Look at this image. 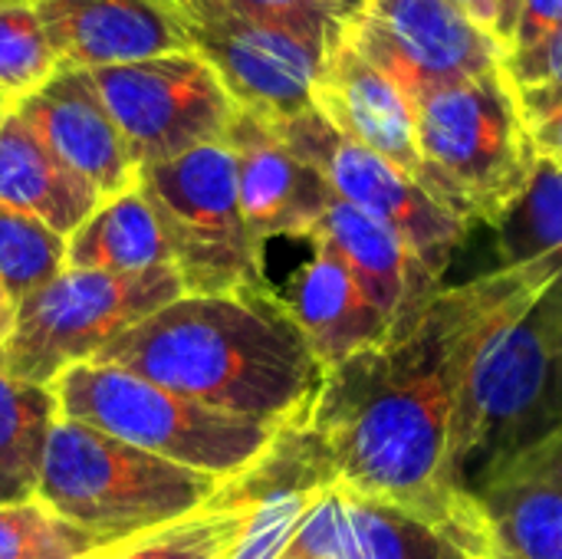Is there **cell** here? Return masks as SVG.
<instances>
[{
  "instance_id": "cell-1",
  "label": "cell",
  "mask_w": 562,
  "mask_h": 559,
  "mask_svg": "<svg viewBox=\"0 0 562 559\" xmlns=\"http://www.w3.org/2000/svg\"><path fill=\"white\" fill-rule=\"evenodd\" d=\"M557 277L543 267H497L461 287H441L408 336L326 369L306 428L336 481L415 517L487 537L477 504L448 478L458 389L487 329Z\"/></svg>"
},
{
  "instance_id": "cell-2",
  "label": "cell",
  "mask_w": 562,
  "mask_h": 559,
  "mask_svg": "<svg viewBox=\"0 0 562 559\" xmlns=\"http://www.w3.org/2000/svg\"><path fill=\"white\" fill-rule=\"evenodd\" d=\"M92 362L270 428H306L326 379L277 287L244 297H178Z\"/></svg>"
},
{
  "instance_id": "cell-3",
  "label": "cell",
  "mask_w": 562,
  "mask_h": 559,
  "mask_svg": "<svg viewBox=\"0 0 562 559\" xmlns=\"http://www.w3.org/2000/svg\"><path fill=\"white\" fill-rule=\"evenodd\" d=\"M562 428V277L510 306L481 339L454 402L448 478L461 494Z\"/></svg>"
},
{
  "instance_id": "cell-4",
  "label": "cell",
  "mask_w": 562,
  "mask_h": 559,
  "mask_svg": "<svg viewBox=\"0 0 562 559\" xmlns=\"http://www.w3.org/2000/svg\"><path fill=\"white\" fill-rule=\"evenodd\" d=\"M221 488L217 478L56 418L33 497L105 544H125L194 517Z\"/></svg>"
},
{
  "instance_id": "cell-5",
  "label": "cell",
  "mask_w": 562,
  "mask_h": 559,
  "mask_svg": "<svg viewBox=\"0 0 562 559\" xmlns=\"http://www.w3.org/2000/svg\"><path fill=\"white\" fill-rule=\"evenodd\" d=\"M412 112L431 198L468 224L494 227L537 168L507 69L428 89Z\"/></svg>"
},
{
  "instance_id": "cell-6",
  "label": "cell",
  "mask_w": 562,
  "mask_h": 559,
  "mask_svg": "<svg viewBox=\"0 0 562 559\" xmlns=\"http://www.w3.org/2000/svg\"><path fill=\"white\" fill-rule=\"evenodd\" d=\"M59 418L82 422L171 465L234 481L263 458L280 428L204 409L128 369L82 362L53 385Z\"/></svg>"
},
{
  "instance_id": "cell-7",
  "label": "cell",
  "mask_w": 562,
  "mask_h": 559,
  "mask_svg": "<svg viewBox=\"0 0 562 559\" xmlns=\"http://www.w3.org/2000/svg\"><path fill=\"white\" fill-rule=\"evenodd\" d=\"M138 191L168 237L184 297H244L273 287L263 247L254 244L240 211L237 161L227 142L138 168Z\"/></svg>"
},
{
  "instance_id": "cell-8",
  "label": "cell",
  "mask_w": 562,
  "mask_h": 559,
  "mask_svg": "<svg viewBox=\"0 0 562 559\" xmlns=\"http://www.w3.org/2000/svg\"><path fill=\"white\" fill-rule=\"evenodd\" d=\"M184 297L175 267L102 273L66 267L16 306L0 346V369L33 385H53L66 369L92 362L119 336Z\"/></svg>"
},
{
  "instance_id": "cell-9",
  "label": "cell",
  "mask_w": 562,
  "mask_h": 559,
  "mask_svg": "<svg viewBox=\"0 0 562 559\" xmlns=\"http://www.w3.org/2000/svg\"><path fill=\"white\" fill-rule=\"evenodd\" d=\"M188 53L201 56L240 112L283 122L313 109L329 43L217 0H165Z\"/></svg>"
},
{
  "instance_id": "cell-10",
  "label": "cell",
  "mask_w": 562,
  "mask_h": 559,
  "mask_svg": "<svg viewBox=\"0 0 562 559\" xmlns=\"http://www.w3.org/2000/svg\"><path fill=\"white\" fill-rule=\"evenodd\" d=\"M89 79L138 168L224 142L237 119L234 99L194 53L102 66Z\"/></svg>"
},
{
  "instance_id": "cell-11",
  "label": "cell",
  "mask_w": 562,
  "mask_h": 559,
  "mask_svg": "<svg viewBox=\"0 0 562 559\" xmlns=\"http://www.w3.org/2000/svg\"><path fill=\"white\" fill-rule=\"evenodd\" d=\"M270 128L296 158L323 175L336 198L392 227L438 280L445 277L454 250L471 231L468 221L445 211L395 165L339 135L316 109L270 122Z\"/></svg>"
},
{
  "instance_id": "cell-12",
  "label": "cell",
  "mask_w": 562,
  "mask_h": 559,
  "mask_svg": "<svg viewBox=\"0 0 562 559\" xmlns=\"http://www.w3.org/2000/svg\"><path fill=\"white\" fill-rule=\"evenodd\" d=\"M342 33L408 102L487 76L507 59L504 43L451 0H362Z\"/></svg>"
},
{
  "instance_id": "cell-13",
  "label": "cell",
  "mask_w": 562,
  "mask_h": 559,
  "mask_svg": "<svg viewBox=\"0 0 562 559\" xmlns=\"http://www.w3.org/2000/svg\"><path fill=\"white\" fill-rule=\"evenodd\" d=\"M491 537L464 534L395 504L329 484L280 559H487Z\"/></svg>"
},
{
  "instance_id": "cell-14",
  "label": "cell",
  "mask_w": 562,
  "mask_h": 559,
  "mask_svg": "<svg viewBox=\"0 0 562 559\" xmlns=\"http://www.w3.org/2000/svg\"><path fill=\"white\" fill-rule=\"evenodd\" d=\"M336 474L310 428H280L257 465L214 494V507H244L247 524L227 559H280Z\"/></svg>"
},
{
  "instance_id": "cell-15",
  "label": "cell",
  "mask_w": 562,
  "mask_h": 559,
  "mask_svg": "<svg viewBox=\"0 0 562 559\" xmlns=\"http://www.w3.org/2000/svg\"><path fill=\"white\" fill-rule=\"evenodd\" d=\"M313 109L339 135L395 165L431 198V175L418 148L412 102L349 43L342 30L326 49V63L313 89Z\"/></svg>"
},
{
  "instance_id": "cell-16",
  "label": "cell",
  "mask_w": 562,
  "mask_h": 559,
  "mask_svg": "<svg viewBox=\"0 0 562 559\" xmlns=\"http://www.w3.org/2000/svg\"><path fill=\"white\" fill-rule=\"evenodd\" d=\"M224 142L237 161V194L254 244L267 247L273 237L306 241L333 201L323 175L296 158L270 122L250 112L237 109Z\"/></svg>"
},
{
  "instance_id": "cell-17",
  "label": "cell",
  "mask_w": 562,
  "mask_h": 559,
  "mask_svg": "<svg viewBox=\"0 0 562 559\" xmlns=\"http://www.w3.org/2000/svg\"><path fill=\"white\" fill-rule=\"evenodd\" d=\"M102 201L138 188V165L86 69H56L13 109Z\"/></svg>"
},
{
  "instance_id": "cell-18",
  "label": "cell",
  "mask_w": 562,
  "mask_h": 559,
  "mask_svg": "<svg viewBox=\"0 0 562 559\" xmlns=\"http://www.w3.org/2000/svg\"><path fill=\"white\" fill-rule=\"evenodd\" d=\"M36 16L59 69H102L188 53L165 0H40Z\"/></svg>"
},
{
  "instance_id": "cell-19",
  "label": "cell",
  "mask_w": 562,
  "mask_h": 559,
  "mask_svg": "<svg viewBox=\"0 0 562 559\" xmlns=\"http://www.w3.org/2000/svg\"><path fill=\"white\" fill-rule=\"evenodd\" d=\"M491 550L504 559H562V428L497 465L471 494Z\"/></svg>"
},
{
  "instance_id": "cell-20",
  "label": "cell",
  "mask_w": 562,
  "mask_h": 559,
  "mask_svg": "<svg viewBox=\"0 0 562 559\" xmlns=\"http://www.w3.org/2000/svg\"><path fill=\"white\" fill-rule=\"evenodd\" d=\"M313 234L342 254L362 293L389 323V343L408 336L422 323L441 290V280L392 227L333 194Z\"/></svg>"
},
{
  "instance_id": "cell-21",
  "label": "cell",
  "mask_w": 562,
  "mask_h": 559,
  "mask_svg": "<svg viewBox=\"0 0 562 559\" xmlns=\"http://www.w3.org/2000/svg\"><path fill=\"white\" fill-rule=\"evenodd\" d=\"M306 244L313 254L280 297L323 369L389 343V323L369 303L342 254L319 234H310Z\"/></svg>"
},
{
  "instance_id": "cell-22",
  "label": "cell",
  "mask_w": 562,
  "mask_h": 559,
  "mask_svg": "<svg viewBox=\"0 0 562 559\" xmlns=\"http://www.w3.org/2000/svg\"><path fill=\"white\" fill-rule=\"evenodd\" d=\"M0 204L43 221L69 241L102 208V194L10 112L0 125Z\"/></svg>"
},
{
  "instance_id": "cell-23",
  "label": "cell",
  "mask_w": 562,
  "mask_h": 559,
  "mask_svg": "<svg viewBox=\"0 0 562 559\" xmlns=\"http://www.w3.org/2000/svg\"><path fill=\"white\" fill-rule=\"evenodd\" d=\"M66 267L102 273H138L171 267L168 237L138 188L102 201V208L66 241Z\"/></svg>"
},
{
  "instance_id": "cell-24",
  "label": "cell",
  "mask_w": 562,
  "mask_h": 559,
  "mask_svg": "<svg viewBox=\"0 0 562 559\" xmlns=\"http://www.w3.org/2000/svg\"><path fill=\"white\" fill-rule=\"evenodd\" d=\"M501 267L562 273V171L540 161L517 201L494 224Z\"/></svg>"
},
{
  "instance_id": "cell-25",
  "label": "cell",
  "mask_w": 562,
  "mask_h": 559,
  "mask_svg": "<svg viewBox=\"0 0 562 559\" xmlns=\"http://www.w3.org/2000/svg\"><path fill=\"white\" fill-rule=\"evenodd\" d=\"M59 418L56 395L49 385L13 379L0 369V478L36 491L49 432Z\"/></svg>"
},
{
  "instance_id": "cell-26",
  "label": "cell",
  "mask_w": 562,
  "mask_h": 559,
  "mask_svg": "<svg viewBox=\"0 0 562 559\" xmlns=\"http://www.w3.org/2000/svg\"><path fill=\"white\" fill-rule=\"evenodd\" d=\"M66 270V237L43 221L0 204V283L20 306Z\"/></svg>"
},
{
  "instance_id": "cell-27",
  "label": "cell",
  "mask_w": 562,
  "mask_h": 559,
  "mask_svg": "<svg viewBox=\"0 0 562 559\" xmlns=\"http://www.w3.org/2000/svg\"><path fill=\"white\" fill-rule=\"evenodd\" d=\"M112 544L72 527L40 497L0 504V559H86Z\"/></svg>"
},
{
  "instance_id": "cell-28",
  "label": "cell",
  "mask_w": 562,
  "mask_h": 559,
  "mask_svg": "<svg viewBox=\"0 0 562 559\" xmlns=\"http://www.w3.org/2000/svg\"><path fill=\"white\" fill-rule=\"evenodd\" d=\"M247 524L244 507L207 504L194 517L125 544L112 559H227Z\"/></svg>"
},
{
  "instance_id": "cell-29",
  "label": "cell",
  "mask_w": 562,
  "mask_h": 559,
  "mask_svg": "<svg viewBox=\"0 0 562 559\" xmlns=\"http://www.w3.org/2000/svg\"><path fill=\"white\" fill-rule=\"evenodd\" d=\"M59 69L33 7H0V92L13 102L33 96Z\"/></svg>"
},
{
  "instance_id": "cell-30",
  "label": "cell",
  "mask_w": 562,
  "mask_h": 559,
  "mask_svg": "<svg viewBox=\"0 0 562 559\" xmlns=\"http://www.w3.org/2000/svg\"><path fill=\"white\" fill-rule=\"evenodd\" d=\"M524 119L562 99V26L530 49H514L504 59Z\"/></svg>"
},
{
  "instance_id": "cell-31",
  "label": "cell",
  "mask_w": 562,
  "mask_h": 559,
  "mask_svg": "<svg viewBox=\"0 0 562 559\" xmlns=\"http://www.w3.org/2000/svg\"><path fill=\"white\" fill-rule=\"evenodd\" d=\"M217 3L293 26L323 43H333L342 23L362 7V0H217Z\"/></svg>"
},
{
  "instance_id": "cell-32",
  "label": "cell",
  "mask_w": 562,
  "mask_h": 559,
  "mask_svg": "<svg viewBox=\"0 0 562 559\" xmlns=\"http://www.w3.org/2000/svg\"><path fill=\"white\" fill-rule=\"evenodd\" d=\"M562 26V0H520V16L514 30V49H530L553 36Z\"/></svg>"
},
{
  "instance_id": "cell-33",
  "label": "cell",
  "mask_w": 562,
  "mask_h": 559,
  "mask_svg": "<svg viewBox=\"0 0 562 559\" xmlns=\"http://www.w3.org/2000/svg\"><path fill=\"white\" fill-rule=\"evenodd\" d=\"M524 122H527L537 158L562 171V99L540 109V112H533V115H527Z\"/></svg>"
},
{
  "instance_id": "cell-34",
  "label": "cell",
  "mask_w": 562,
  "mask_h": 559,
  "mask_svg": "<svg viewBox=\"0 0 562 559\" xmlns=\"http://www.w3.org/2000/svg\"><path fill=\"white\" fill-rule=\"evenodd\" d=\"M454 7H461L474 23H481L484 30H491L501 40V13H497V0H451ZM507 49V46H504Z\"/></svg>"
},
{
  "instance_id": "cell-35",
  "label": "cell",
  "mask_w": 562,
  "mask_h": 559,
  "mask_svg": "<svg viewBox=\"0 0 562 559\" xmlns=\"http://www.w3.org/2000/svg\"><path fill=\"white\" fill-rule=\"evenodd\" d=\"M497 13H501V43L514 46V30H517V16H520V0H497Z\"/></svg>"
},
{
  "instance_id": "cell-36",
  "label": "cell",
  "mask_w": 562,
  "mask_h": 559,
  "mask_svg": "<svg viewBox=\"0 0 562 559\" xmlns=\"http://www.w3.org/2000/svg\"><path fill=\"white\" fill-rule=\"evenodd\" d=\"M13 320H16V303L10 300V293H7L3 283H0V346L7 343V336H10V329H13Z\"/></svg>"
},
{
  "instance_id": "cell-37",
  "label": "cell",
  "mask_w": 562,
  "mask_h": 559,
  "mask_svg": "<svg viewBox=\"0 0 562 559\" xmlns=\"http://www.w3.org/2000/svg\"><path fill=\"white\" fill-rule=\"evenodd\" d=\"M26 497H33V494H26L23 488H16V484L0 478V504H13V501H26Z\"/></svg>"
},
{
  "instance_id": "cell-38",
  "label": "cell",
  "mask_w": 562,
  "mask_h": 559,
  "mask_svg": "<svg viewBox=\"0 0 562 559\" xmlns=\"http://www.w3.org/2000/svg\"><path fill=\"white\" fill-rule=\"evenodd\" d=\"M125 544H132V540H125ZM125 544H112V547H105V550H95L92 557H86V559H112L115 554H119V550H122V547H125Z\"/></svg>"
},
{
  "instance_id": "cell-39",
  "label": "cell",
  "mask_w": 562,
  "mask_h": 559,
  "mask_svg": "<svg viewBox=\"0 0 562 559\" xmlns=\"http://www.w3.org/2000/svg\"><path fill=\"white\" fill-rule=\"evenodd\" d=\"M10 112H13V102H10V99H7V96L0 92V125H3V119H7Z\"/></svg>"
},
{
  "instance_id": "cell-40",
  "label": "cell",
  "mask_w": 562,
  "mask_h": 559,
  "mask_svg": "<svg viewBox=\"0 0 562 559\" xmlns=\"http://www.w3.org/2000/svg\"><path fill=\"white\" fill-rule=\"evenodd\" d=\"M40 0H0V7H36Z\"/></svg>"
},
{
  "instance_id": "cell-41",
  "label": "cell",
  "mask_w": 562,
  "mask_h": 559,
  "mask_svg": "<svg viewBox=\"0 0 562 559\" xmlns=\"http://www.w3.org/2000/svg\"><path fill=\"white\" fill-rule=\"evenodd\" d=\"M487 559H504V557H501V554H494V550H491V557H487Z\"/></svg>"
}]
</instances>
